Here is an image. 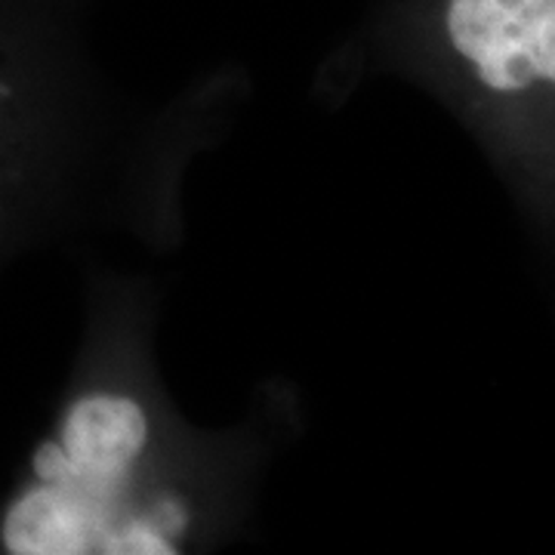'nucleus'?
<instances>
[{"mask_svg": "<svg viewBox=\"0 0 555 555\" xmlns=\"http://www.w3.org/2000/svg\"><path fill=\"white\" fill-rule=\"evenodd\" d=\"M448 38L496 93L555 80V0H451Z\"/></svg>", "mask_w": 555, "mask_h": 555, "instance_id": "obj_1", "label": "nucleus"}, {"mask_svg": "<svg viewBox=\"0 0 555 555\" xmlns=\"http://www.w3.org/2000/svg\"><path fill=\"white\" fill-rule=\"evenodd\" d=\"M118 521V503L72 481H40L7 509L0 537L13 555H87L102 553Z\"/></svg>", "mask_w": 555, "mask_h": 555, "instance_id": "obj_2", "label": "nucleus"}, {"mask_svg": "<svg viewBox=\"0 0 555 555\" xmlns=\"http://www.w3.org/2000/svg\"><path fill=\"white\" fill-rule=\"evenodd\" d=\"M149 441V416L137 401L118 396H87L72 404L62 423V451L83 473L127 478Z\"/></svg>", "mask_w": 555, "mask_h": 555, "instance_id": "obj_3", "label": "nucleus"}, {"mask_svg": "<svg viewBox=\"0 0 555 555\" xmlns=\"http://www.w3.org/2000/svg\"><path fill=\"white\" fill-rule=\"evenodd\" d=\"M102 553L108 555H170L177 553V546L170 543V537H164L149 521V518H124L112 528V534L105 537Z\"/></svg>", "mask_w": 555, "mask_h": 555, "instance_id": "obj_4", "label": "nucleus"}, {"mask_svg": "<svg viewBox=\"0 0 555 555\" xmlns=\"http://www.w3.org/2000/svg\"><path fill=\"white\" fill-rule=\"evenodd\" d=\"M149 521L158 528L160 534L164 537H179L182 531H185V525H189V513H185V506L179 503V500H160L158 506H155V513L149 516Z\"/></svg>", "mask_w": 555, "mask_h": 555, "instance_id": "obj_5", "label": "nucleus"}]
</instances>
